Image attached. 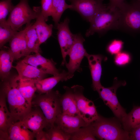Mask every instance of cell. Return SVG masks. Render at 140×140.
<instances>
[{
  "label": "cell",
  "mask_w": 140,
  "mask_h": 140,
  "mask_svg": "<svg viewBox=\"0 0 140 140\" xmlns=\"http://www.w3.org/2000/svg\"><path fill=\"white\" fill-rule=\"evenodd\" d=\"M6 99L1 90L0 95V140H6L8 132L11 125L15 122L7 108Z\"/></svg>",
  "instance_id": "17"
},
{
  "label": "cell",
  "mask_w": 140,
  "mask_h": 140,
  "mask_svg": "<svg viewBox=\"0 0 140 140\" xmlns=\"http://www.w3.org/2000/svg\"><path fill=\"white\" fill-rule=\"evenodd\" d=\"M109 3L108 4L110 6L116 8H118L124 2V0H109Z\"/></svg>",
  "instance_id": "36"
},
{
  "label": "cell",
  "mask_w": 140,
  "mask_h": 140,
  "mask_svg": "<svg viewBox=\"0 0 140 140\" xmlns=\"http://www.w3.org/2000/svg\"><path fill=\"white\" fill-rule=\"evenodd\" d=\"M76 101L78 115L89 124L100 117L95 106L92 101L83 94V87L80 85H74L71 87Z\"/></svg>",
  "instance_id": "8"
},
{
  "label": "cell",
  "mask_w": 140,
  "mask_h": 140,
  "mask_svg": "<svg viewBox=\"0 0 140 140\" xmlns=\"http://www.w3.org/2000/svg\"><path fill=\"white\" fill-rule=\"evenodd\" d=\"M95 137L101 140L129 139V132L117 123L101 117L89 124Z\"/></svg>",
  "instance_id": "5"
},
{
  "label": "cell",
  "mask_w": 140,
  "mask_h": 140,
  "mask_svg": "<svg viewBox=\"0 0 140 140\" xmlns=\"http://www.w3.org/2000/svg\"><path fill=\"white\" fill-rule=\"evenodd\" d=\"M53 0H41V14L46 22L51 16Z\"/></svg>",
  "instance_id": "34"
},
{
  "label": "cell",
  "mask_w": 140,
  "mask_h": 140,
  "mask_svg": "<svg viewBox=\"0 0 140 140\" xmlns=\"http://www.w3.org/2000/svg\"><path fill=\"white\" fill-rule=\"evenodd\" d=\"M129 139L140 140V126L129 131Z\"/></svg>",
  "instance_id": "35"
},
{
  "label": "cell",
  "mask_w": 140,
  "mask_h": 140,
  "mask_svg": "<svg viewBox=\"0 0 140 140\" xmlns=\"http://www.w3.org/2000/svg\"><path fill=\"white\" fill-rule=\"evenodd\" d=\"M119 17L118 8L106 5L90 22V26L86 32V37L95 33L102 35L111 30H118Z\"/></svg>",
  "instance_id": "2"
},
{
  "label": "cell",
  "mask_w": 140,
  "mask_h": 140,
  "mask_svg": "<svg viewBox=\"0 0 140 140\" xmlns=\"http://www.w3.org/2000/svg\"><path fill=\"white\" fill-rule=\"evenodd\" d=\"M48 140H70L71 135L66 133L57 125L49 128L46 132Z\"/></svg>",
  "instance_id": "30"
},
{
  "label": "cell",
  "mask_w": 140,
  "mask_h": 140,
  "mask_svg": "<svg viewBox=\"0 0 140 140\" xmlns=\"http://www.w3.org/2000/svg\"><path fill=\"white\" fill-rule=\"evenodd\" d=\"M136 1H137L140 3V0H134Z\"/></svg>",
  "instance_id": "38"
},
{
  "label": "cell",
  "mask_w": 140,
  "mask_h": 140,
  "mask_svg": "<svg viewBox=\"0 0 140 140\" xmlns=\"http://www.w3.org/2000/svg\"><path fill=\"white\" fill-rule=\"evenodd\" d=\"M126 84L125 81H118L115 77L112 86L105 88L102 86L96 91L104 104L109 107L122 123L125 121L127 114L118 101L116 92L119 87Z\"/></svg>",
  "instance_id": "7"
},
{
  "label": "cell",
  "mask_w": 140,
  "mask_h": 140,
  "mask_svg": "<svg viewBox=\"0 0 140 140\" xmlns=\"http://www.w3.org/2000/svg\"><path fill=\"white\" fill-rule=\"evenodd\" d=\"M61 95L58 91L52 90L34 96L32 105L39 107L48 121L50 128L54 125L57 116L62 113L60 103Z\"/></svg>",
  "instance_id": "3"
},
{
  "label": "cell",
  "mask_w": 140,
  "mask_h": 140,
  "mask_svg": "<svg viewBox=\"0 0 140 140\" xmlns=\"http://www.w3.org/2000/svg\"><path fill=\"white\" fill-rule=\"evenodd\" d=\"M40 8L36 7L32 9L29 5L28 0H19L10 13L6 23L17 31L23 25L29 24L32 20L36 19Z\"/></svg>",
  "instance_id": "6"
},
{
  "label": "cell",
  "mask_w": 140,
  "mask_h": 140,
  "mask_svg": "<svg viewBox=\"0 0 140 140\" xmlns=\"http://www.w3.org/2000/svg\"><path fill=\"white\" fill-rule=\"evenodd\" d=\"M85 41L80 33L75 34L74 43L68 55L69 60L65 65L68 71L72 75H74L76 71L80 72L82 71L80 67V64L83 57L87 53L83 45Z\"/></svg>",
  "instance_id": "9"
},
{
  "label": "cell",
  "mask_w": 140,
  "mask_h": 140,
  "mask_svg": "<svg viewBox=\"0 0 140 140\" xmlns=\"http://www.w3.org/2000/svg\"><path fill=\"white\" fill-rule=\"evenodd\" d=\"M27 46L30 53L39 52L40 41L34 24H29L25 34Z\"/></svg>",
  "instance_id": "25"
},
{
  "label": "cell",
  "mask_w": 140,
  "mask_h": 140,
  "mask_svg": "<svg viewBox=\"0 0 140 140\" xmlns=\"http://www.w3.org/2000/svg\"><path fill=\"white\" fill-rule=\"evenodd\" d=\"M29 24L23 30L17 32L9 42L8 51L13 57L14 60L21 57L30 54L27 48L25 34Z\"/></svg>",
  "instance_id": "15"
},
{
  "label": "cell",
  "mask_w": 140,
  "mask_h": 140,
  "mask_svg": "<svg viewBox=\"0 0 140 140\" xmlns=\"http://www.w3.org/2000/svg\"><path fill=\"white\" fill-rule=\"evenodd\" d=\"M12 0H2L0 2V23L6 22V18L8 13L10 12L14 6Z\"/></svg>",
  "instance_id": "31"
},
{
  "label": "cell",
  "mask_w": 140,
  "mask_h": 140,
  "mask_svg": "<svg viewBox=\"0 0 140 140\" xmlns=\"http://www.w3.org/2000/svg\"><path fill=\"white\" fill-rule=\"evenodd\" d=\"M14 58L10 52L3 50L0 52V76L2 81L9 77L10 71L13 66Z\"/></svg>",
  "instance_id": "24"
},
{
  "label": "cell",
  "mask_w": 140,
  "mask_h": 140,
  "mask_svg": "<svg viewBox=\"0 0 140 140\" xmlns=\"http://www.w3.org/2000/svg\"><path fill=\"white\" fill-rule=\"evenodd\" d=\"M35 134L26 128L21 121L12 123L8 132L6 140H32Z\"/></svg>",
  "instance_id": "20"
},
{
  "label": "cell",
  "mask_w": 140,
  "mask_h": 140,
  "mask_svg": "<svg viewBox=\"0 0 140 140\" xmlns=\"http://www.w3.org/2000/svg\"><path fill=\"white\" fill-rule=\"evenodd\" d=\"M55 124L64 132L71 135L80 128L89 125L78 115H72L63 113L57 116Z\"/></svg>",
  "instance_id": "13"
},
{
  "label": "cell",
  "mask_w": 140,
  "mask_h": 140,
  "mask_svg": "<svg viewBox=\"0 0 140 140\" xmlns=\"http://www.w3.org/2000/svg\"><path fill=\"white\" fill-rule=\"evenodd\" d=\"M131 58L130 53L126 51H121L115 55L114 58L115 64L117 66H126L131 62Z\"/></svg>",
  "instance_id": "32"
},
{
  "label": "cell",
  "mask_w": 140,
  "mask_h": 140,
  "mask_svg": "<svg viewBox=\"0 0 140 140\" xmlns=\"http://www.w3.org/2000/svg\"><path fill=\"white\" fill-rule=\"evenodd\" d=\"M74 75L63 70L58 75L43 79L36 82L37 91L39 94L46 93L52 90L59 82L67 81Z\"/></svg>",
  "instance_id": "19"
},
{
  "label": "cell",
  "mask_w": 140,
  "mask_h": 140,
  "mask_svg": "<svg viewBox=\"0 0 140 140\" xmlns=\"http://www.w3.org/2000/svg\"><path fill=\"white\" fill-rule=\"evenodd\" d=\"M16 83L17 87L23 97L32 105V101L37 91L36 82L33 81L20 79L16 76Z\"/></svg>",
  "instance_id": "22"
},
{
  "label": "cell",
  "mask_w": 140,
  "mask_h": 140,
  "mask_svg": "<svg viewBox=\"0 0 140 140\" xmlns=\"http://www.w3.org/2000/svg\"><path fill=\"white\" fill-rule=\"evenodd\" d=\"M31 111L21 121L27 129L35 135L49 127V124L42 111L39 107Z\"/></svg>",
  "instance_id": "12"
},
{
  "label": "cell",
  "mask_w": 140,
  "mask_h": 140,
  "mask_svg": "<svg viewBox=\"0 0 140 140\" xmlns=\"http://www.w3.org/2000/svg\"><path fill=\"white\" fill-rule=\"evenodd\" d=\"M95 137L89 124L71 134L70 140H95L96 139Z\"/></svg>",
  "instance_id": "28"
},
{
  "label": "cell",
  "mask_w": 140,
  "mask_h": 140,
  "mask_svg": "<svg viewBox=\"0 0 140 140\" xmlns=\"http://www.w3.org/2000/svg\"><path fill=\"white\" fill-rule=\"evenodd\" d=\"M118 8V30L130 33H140V3L134 0L130 3L125 2Z\"/></svg>",
  "instance_id": "4"
},
{
  "label": "cell",
  "mask_w": 140,
  "mask_h": 140,
  "mask_svg": "<svg viewBox=\"0 0 140 140\" xmlns=\"http://www.w3.org/2000/svg\"><path fill=\"white\" fill-rule=\"evenodd\" d=\"M69 18H66L63 22L59 23L56 28L58 30V38L63 59L62 66L67 63L66 58L68 55L75 39V34L71 32L69 27Z\"/></svg>",
  "instance_id": "11"
},
{
  "label": "cell",
  "mask_w": 140,
  "mask_h": 140,
  "mask_svg": "<svg viewBox=\"0 0 140 140\" xmlns=\"http://www.w3.org/2000/svg\"><path fill=\"white\" fill-rule=\"evenodd\" d=\"M16 75L3 81L1 90L6 96L15 122L21 121L31 111L32 106L21 94L16 83Z\"/></svg>",
  "instance_id": "1"
},
{
  "label": "cell",
  "mask_w": 140,
  "mask_h": 140,
  "mask_svg": "<svg viewBox=\"0 0 140 140\" xmlns=\"http://www.w3.org/2000/svg\"><path fill=\"white\" fill-rule=\"evenodd\" d=\"M72 7L71 4L66 3L65 0H53L51 16L56 28L64 11L68 9H71Z\"/></svg>",
  "instance_id": "26"
},
{
  "label": "cell",
  "mask_w": 140,
  "mask_h": 140,
  "mask_svg": "<svg viewBox=\"0 0 140 140\" xmlns=\"http://www.w3.org/2000/svg\"><path fill=\"white\" fill-rule=\"evenodd\" d=\"M87 59L92 79V87L94 91L102 86L100 79L102 73V61L106 60V58L100 54H89L87 53L85 55Z\"/></svg>",
  "instance_id": "16"
},
{
  "label": "cell",
  "mask_w": 140,
  "mask_h": 140,
  "mask_svg": "<svg viewBox=\"0 0 140 140\" xmlns=\"http://www.w3.org/2000/svg\"><path fill=\"white\" fill-rule=\"evenodd\" d=\"M65 93L61 95L60 103L62 113L71 115H78L76 101L71 88L64 86Z\"/></svg>",
  "instance_id": "21"
},
{
  "label": "cell",
  "mask_w": 140,
  "mask_h": 140,
  "mask_svg": "<svg viewBox=\"0 0 140 140\" xmlns=\"http://www.w3.org/2000/svg\"><path fill=\"white\" fill-rule=\"evenodd\" d=\"M17 31L5 23H0V47L1 48L9 41Z\"/></svg>",
  "instance_id": "29"
},
{
  "label": "cell",
  "mask_w": 140,
  "mask_h": 140,
  "mask_svg": "<svg viewBox=\"0 0 140 140\" xmlns=\"http://www.w3.org/2000/svg\"><path fill=\"white\" fill-rule=\"evenodd\" d=\"M41 9L34 25L40 44L45 41L52 35L53 25L47 24L41 14Z\"/></svg>",
  "instance_id": "23"
},
{
  "label": "cell",
  "mask_w": 140,
  "mask_h": 140,
  "mask_svg": "<svg viewBox=\"0 0 140 140\" xmlns=\"http://www.w3.org/2000/svg\"><path fill=\"white\" fill-rule=\"evenodd\" d=\"M13 67L17 71L18 77L20 79L33 81L36 83L44 79L47 74L36 67L26 63L22 60Z\"/></svg>",
  "instance_id": "18"
},
{
  "label": "cell",
  "mask_w": 140,
  "mask_h": 140,
  "mask_svg": "<svg viewBox=\"0 0 140 140\" xmlns=\"http://www.w3.org/2000/svg\"><path fill=\"white\" fill-rule=\"evenodd\" d=\"M72 6L71 9L78 13L90 22L94 16L106 6L103 0H69Z\"/></svg>",
  "instance_id": "10"
},
{
  "label": "cell",
  "mask_w": 140,
  "mask_h": 140,
  "mask_svg": "<svg viewBox=\"0 0 140 140\" xmlns=\"http://www.w3.org/2000/svg\"><path fill=\"white\" fill-rule=\"evenodd\" d=\"M35 138L37 140H48L46 132L43 131L36 135Z\"/></svg>",
  "instance_id": "37"
},
{
  "label": "cell",
  "mask_w": 140,
  "mask_h": 140,
  "mask_svg": "<svg viewBox=\"0 0 140 140\" xmlns=\"http://www.w3.org/2000/svg\"><path fill=\"white\" fill-rule=\"evenodd\" d=\"M124 128L126 130L140 126V106L134 107L127 116L123 123Z\"/></svg>",
  "instance_id": "27"
},
{
  "label": "cell",
  "mask_w": 140,
  "mask_h": 140,
  "mask_svg": "<svg viewBox=\"0 0 140 140\" xmlns=\"http://www.w3.org/2000/svg\"></svg>",
  "instance_id": "39"
},
{
  "label": "cell",
  "mask_w": 140,
  "mask_h": 140,
  "mask_svg": "<svg viewBox=\"0 0 140 140\" xmlns=\"http://www.w3.org/2000/svg\"><path fill=\"white\" fill-rule=\"evenodd\" d=\"M124 43L121 40L115 39L110 41L106 47L107 52L112 55H115L122 51Z\"/></svg>",
  "instance_id": "33"
},
{
  "label": "cell",
  "mask_w": 140,
  "mask_h": 140,
  "mask_svg": "<svg viewBox=\"0 0 140 140\" xmlns=\"http://www.w3.org/2000/svg\"><path fill=\"white\" fill-rule=\"evenodd\" d=\"M22 60L47 74L56 76L59 75L61 73L56 68V64L52 60L44 57L39 52L36 53L34 54L29 55Z\"/></svg>",
  "instance_id": "14"
}]
</instances>
